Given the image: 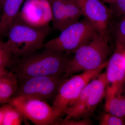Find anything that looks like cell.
Listing matches in <instances>:
<instances>
[{"instance_id": "17", "label": "cell", "mask_w": 125, "mask_h": 125, "mask_svg": "<svg viewBox=\"0 0 125 125\" xmlns=\"http://www.w3.org/2000/svg\"><path fill=\"white\" fill-rule=\"evenodd\" d=\"M14 56L7 41L0 40V67L7 69L15 64Z\"/></svg>"}, {"instance_id": "13", "label": "cell", "mask_w": 125, "mask_h": 125, "mask_svg": "<svg viewBox=\"0 0 125 125\" xmlns=\"http://www.w3.org/2000/svg\"><path fill=\"white\" fill-rule=\"evenodd\" d=\"M19 79L13 71L0 76V106L8 103L18 89Z\"/></svg>"}, {"instance_id": "28", "label": "cell", "mask_w": 125, "mask_h": 125, "mask_svg": "<svg viewBox=\"0 0 125 125\" xmlns=\"http://www.w3.org/2000/svg\"><path fill=\"white\" fill-rule=\"evenodd\" d=\"M124 85H125V82H124Z\"/></svg>"}, {"instance_id": "16", "label": "cell", "mask_w": 125, "mask_h": 125, "mask_svg": "<svg viewBox=\"0 0 125 125\" xmlns=\"http://www.w3.org/2000/svg\"><path fill=\"white\" fill-rule=\"evenodd\" d=\"M108 31L114 39L115 47L125 51V16L112 25L109 24Z\"/></svg>"}, {"instance_id": "19", "label": "cell", "mask_w": 125, "mask_h": 125, "mask_svg": "<svg viewBox=\"0 0 125 125\" xmlns=\"http://www.w3.org/2000/svg\"><path fill=\"white\" fill-rule=\"evenodd\" d=\"M67 26L79 20L83 13L80 8L73 0H65Z\"/></svg>"}, {"instance_id": "20", "label": "cell", "mask_w": 125, "mask_h": 125, "mask_svg": "<svg viewBox=\"0 0 125 125\" xmlns=\"http://www.w3.org/2000/svg\"><path fill=\"white\" fill-rule=\"evenodd\" d=\"M99 125H125V120L107 112L100 116Z\"/></svg>"}, {"instance_id": "26", "label": "cell", "mask_w": 125, "mask_h": 125, "mask_svg": "<svg viewBox=\"0 0 125 125\" xmlns=\"http://www.w3.org/2000/svg\"><path fill=\"white\" fill-rule=\"evenodd\" d=\"M5 0H0V9H1L2 5L4 1Z\"/></svg>"}, {"instance_id": "2", "label": "cell", "mask_w": 125, "mask_h": 125, "mask_svg": "<svg viewBox=\"0 0 125 125\" xmlns=\"http://www.w3.org/2000/svg\"><path fill=\"white\" fill-rule=\"evenodd\" d=\"M108 31L98 32L88 42L81 47L67 62L64 76L67 78L80 72L97 69L107 62L110 53Z\"/></svg>"}, {"instance_id": "25", "label": "cell", "mask_w": 125, "mask_h": 125, "mask_svg": "<svg viewBox=\"0 0 125 125\" xmlns=\"http://www.w3.org/2000/svg\"><path fill=\"white\" fill-rule=\"evenodd\" d=\"M102 0L104 3H109L111 4L112 3L114 2L116 0Z\"/></svg>"}, {"instance_id": "27", "label": "cell", "mask_w": 125, "mask_h": 125, "mask_svg": "<svg viewBox=\"0 0 125 125\" xmlns=\"http://www.w3.org/2000/svg\"><path fill=\"white\" fill-rule=\"evenodd\" d=\"M123 55H124V59H125V51L123 50Z\"/></svg>"}, {"instance_id": "6", "label": "cell", "mask_w": 125, "mask_h": 125, "mask_svg": "<svg viewBox=\"0 0 125 125\" xmlns=\"http://www.w3.org/2000/svg\"><path fill=\"white\" fill-rule=\"evenodd\" d=\"M107 63V62L97 69L83 72L63 81L54 97L52 106L58 118L65 115L67 109L78 98L84 88L100 74Z\"/></svg>"}, {"instance_id": "4", "label": "cell", "mask_w": 125, "mask_h": 125, "mask_svg": "<svg viewBox=\"0 0 125 125\" xmlns=\"http://www.w3.org/2000/svg\"><path fill=\"white\" fill-rule=\"evenodd\" d=\"M98 32L93 24L84 18L65 27L58 36L45 42L43 48L68 55L74 54Z\"/></svg>"}, {"instance_id": "21", "label": "cell", "mask_w": 125, "mask_h": 125, "mask_svg": "<svg viewBox=\"0 0 125 125\" xmlns=\"http://www.w3.org/2000/svg\"><path fill=\"white\" fill-rule=\"evenodd\" d=\"M111 5L113 13L115 12L122 17L125 16V0H116Z\"/></svg>"}, {"instance_id": "22", "label": "cell", "mask_w": 125, "mask_h": 125, "mask_svg": "<svg viewBox=\"0 0 125 125\" xmlns=\"http://www.w3.org/2000/svg\"><path fill=\"white\" fill-rule=\"evenodd\" d=\"M59 124L64 125H91V123L89 118H84L81 120H64Z\"/></svg>"}, {"instance_id": "12", "label": "cell", "mask_w": 125, "mask_h": 125, "mask_svg": "<svg viewBox=\"0 0 125 125\" xmlns=\"http://www.w3.org/2000/svg\"><path fill=\"white\" fill-rule=\"evenodd\" d=\"M24 0H5L0 16V40L7 36L9 29L19 15Z\"/></svg>"}, {"instance_id": "1", "label": "cell", "mask_w": 125, "mask_h": 125, "mask_svg": "<svg viewBox=\"0 0 125 125\" xmlns=\"http://www.w3.org/2000/svg\"><path fill=\"white\" fill-rule=\"evenodd\" d=\"M70 58L68 55L49 49L22 57L12 71L19 81L38 76H62Z\"/></svg>"}, {"instance_id": "24", "label": "cell", "mask_w": 125, "mask_h": 125, "mask_svg": "<svg viewBox=\"0 0 125 125\" xmlns=\"http://www.w3.org/2000/svg\"><path fill=\"white\" fill-rule=\"evenodd\" d=\"M9 71L7 69L0 67V76L5 74L7 73Z\"/></svg>"}, {"instance_id": "14", "label": "cell", "mask_w": 125, "mask_h": 125, "mask_svg": "<svg viewBox=\"0 0 125 125\" xmlns=\"http://www.w3.org/2000/svg\"><path fill=\"white\" fill-rule=\"evenodd\" d=\"M51 6L53 27L60 31L67 26L65 0H49Z\"/></svg>"}, {"instance_id": "11", "label": "cell", "mask_w": 125, "mask_h": 125, "mask_svg": "<svg viewBox=\"0 0 125 125\" xmlns=\"http://www.w3.org/2000/svg\"><path fill=\"white\" fill-rule=\"evenodd\" d=\"M19 17L28 24L37 27H46L52 21L49 0H26Z\"/></svg>"}, {"instance_id": "3", "label": "cell", "mask_w": 125, "mask_h": 125, "mask_svg": "<svg viewBox=\"0 0 125 125\" xmlns=\"http://www.w3.org/2000/svg\"><path fill=\"white\" fill-rule=\"evenodd\" d=\"M49 30L48 26L34 27L18 16L9 29L6 41L14 56L22 57L43 48Z\"/></svg>"}, {"instance_id": "18", "label": "cell", "mask_w": 125, "mask_h": 125, "mask_svg": "<svg viewBox=\"0 0 125 125\" xmlns=\"http://www.w3.org/2000/svg\"><path fill=\"white\" fill-rule=\"evenodd\" d=\"M23 115L14 107L8 103L6 105L2 125H19L22 122Z\"/></svg>"}, {"instance_id": "10", "label": "cell", "mask_w": 125, "mask_h": 125, "mask_svg": "<svg viewBox=\"0 0 125 125\" xmlns=\"http://www.w3.org/2000/svg\"><path fill=\"white\" fill-rule=\"evenodd\" d=\"M80 8L84 18L93 24L98 32H108L113 14L102 0H73Z\"/></svg>"}, {"instance_id": "5", "label": "cell", "mask_w": 125, "mask_h": 125, "mask_svg": "<svg viewBox=\"0 0 125 125\" xmlns=\"http://www.w3.org/2000/svg\"><path fill=\"white\" fill-rule=\"evenodd\" d=\"M106 83L105 73L100 74L92 80L67 109L64 120L88 118L105 97Z\"/></svg>"}, {"instance_id": "7", "label": "cell", "mask_w": 125, "mask_h": 125, "mask_svg": "<svg viewBox=\"0 0 125 125\" xmlns=\"http://www.w3.org/2000/svg\"><path fill=\"white\" fill-rule=\"evenodd\" d=\"M62 76H38L19 81L13 97H22L46 101L55 97L65 79Z\"/></svg>"}, {"instance_id": "15", "label": "cell", "mask_w": 125, "mask_h": 125, "mask_svg": "<svg viewBox=\"0 0 125 125\" xmlns=\"http://www.w3.org/2000/svg\"><path fill=\"white\" fill-rule=\"evenodd\" d=\"M122 89L105 104L106 111L125 120V95Z\"/></svg>"}, {"instance_id": "9", "label": "cell", "mask_w": 125, "mask_h": 125, "mask_svg": "<svg viewBox=\"0 0 125 125\" xmlns=\"http://www.w3.org/2000/svg\"><path fill=\"white\" fill-rule=\"evenodd\" d=\"M106 78L105 104L123 88L125 80V62L123 50L115 49L107 61Z\"/></svg>"}, {"instance_id": "8", "label": "cell", "mask_w": 125, "mask_h": 125, "mask_svg": "<svg viewBox=\"0 0 125 125\" xmlns=\"http://www.w3.org/2000/svg\"><path fill=\"white\" fill-rule=\"evenodd\" d=\"M8 103L18 109L24 117L35 125H54L58 118L52 106L45 101L16 97L12 98Z\"/></svg>"}, {"instance_id": "23", "label": "cell", "mask_w": 125, "mask_h": 125, "mask_svg": "<svg viewBox=\"0 0 125 125\" xmlns=\"http://www.w3.org/2000/svg\"><path fill=\"white\" fill-rule=\"evenodd\" d=\"M6 107V105H2L0 107V125H2Z\"/></svg>"}]
</instances>
